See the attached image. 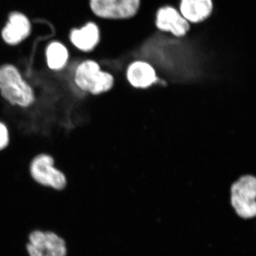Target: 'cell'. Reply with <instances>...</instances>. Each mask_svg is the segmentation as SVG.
I'll return each mask as SVG.
<instances>
[{
    "label": "cell",
    "instance_id": "1",
    "mask_svg": "<svg viewBox=\"0 0 256 256\" xmlns=\"http://www.w3.org/2000/svg\"><path fill=\"white\" fill-rule=\"evenodd\" d=\"M0 94L6 102L22 108L33 105L36 99L34 89L12 64L0 66Z\"/></svg>",
    "mask_w": 256,
    "mask_h": 256
},
{
    "label": "cell",
    "instance_id": "2",
    "mask_svg": "<svg viewBox=\"0 0 256 256\" xmlns=\"http://www.w3.org/2000/svg\"><path fill=\"white\" fill-rule=\"evenodd\" d=\"M74 82L80 92L97 96L108 92L114 85V77L102 70L100 64L94 58H87L77 65Z\"/></svg>",
    "mask_w": 256,
    "mask_h": 256
},
{
    "label": "cell",
    "instance_id": "3",
    "mask_svg": "<svg viewBox=\"0 0 256 256\" xmlns=\"http://www.w3.org/2000/svg\"><path fill=\"white\" fill-rule=\"evenodd\" d=\"M230 204L242 220L256 218V176H239L230 186Z\"/></svg>",
    "mask_w": 256,
    "mask_h": 256
},
{
    "label": "cell",
    "instance_id": "4",
    "mask_svg": "<svg viewBox=\"0 0 256 256\" xmlns=\"http://www.w3.org/2000/svg\"><path fill=\"white\" fill-rule=\"evenodd\" d=\"M30 173L37 184L55 191H63L68 184L66 175L56 168L54 158L45 153L34 158L30 164Z\"/></svg>",
    "mask_w": 256,
    "mask_h": 256
},
{
    "label": "cell",
    "instance_id": "5",
    "mask_svg": "<svg viewBox=\"0 0 256 256\" xmlns=\"http://www.w3.org/2000/svg\"><path fill=\"white\" fill-rule=\"evenodd\" d=\"M154 26L156 31L166 34L176 38L188 36L192 25L180 12L178 6L164 4L156 9L154 16Z\"/></svg>",
    "mask_w": 256,
    "mask_h": 256
},
{
    "label": "cell",
    "instance_id": "6",
    "mask_svg": "<svg viewBox=\"0 0 256 256\" xmlns=\"http://www.w3.org/2000/svg\"><path fill=\"white\" fill-rule=\"evenodd\" d=\"M28 256H66L65 240L52 232L35 230L28 236L26 245Z\"/></svg>",
    "mask_w": 256,
    "mask_h": 256
},
{
    "label": "cell",
    "instance_id": "7",
    "mask_svg": "<svg viewBox=\"0 0 256 256\" xmlns=\"http://www.w3.org/2000/svg\"><path fill=\"white\" fill-rule=\"evenodd\" d=\"M70 41L76 48L84 53H92L99 46L102 32L97 20H88L70 32Z\"/></svg>",
    "mask_w": 256,
    "mask_h": 256
},
{
    "label": "cell",
    "instance_id": "8",
    "mask_svg": "<svg viewBox=\"0 0 256 256\" xmlns=\"http://www.w3.org/2000/svg\"><path fill=\"white\" fill-rule=\"evenodd\" d=\"M126 76L130 85L136 89L149 88L159 80L154 66L141 58L132 60L128 64Z\"/></svg>",
    "mask_w": 256,
    "mask_h": 256
},
{
    "label": "cell",
    "instance_id": "9",
    "mask_svg": "<svg viewBox=\"0 0 256 256\" xmlns=\"http://www.w3.org/2000/svg\"><path fill=\"white\" fill-rule=\"evenodd\" d=\"M178 8L192 26L206 22L214 14V0H178Z\"/></svg>",
    "mask_w": 256,
    "mask_h": 256
},
{
    "label": "cell",
    "instance_id": "10",
    "mask_svg": "<svg viewBox=\"0 0 256 256\" xmlns=\"http://www.w3.org/2000/svg\"><path fill=\"white\" fill-rule=\"evenodd\" d=\"M31 25L28 18L21 13L10 15L9 22L2 32L3 40L8 44L14 46L24 40L30 35Z\"/></svg>",
    "mask_w": 256,
    "mask_h": 256
},
{
    "label": "cell",
    "instance_id": "11",
    "mask_svg": "<svg viewBox=\"0 0 256 256\" xmlns=\"http://www.w3.org/2000/svg\"><path fill=\"white\" fill-rule=\"evenodd\" d=\"M92 16L99 20L117 21L119 0H88Z\"/></svg>",
    "mask_w": 256,
    "mask_h": 256
},
{
    "label": "cell",
    "instance_id": "12",
    "mask_svg": "<svg viewBox=\"0 0 256 256\" xmlns=\"http://www.w3.org/2000/svg\"><path fill=\"white\" fill-rule=\"evenodd\" d=\"M46 63L48 68L58 72L65 68L69 60L68 48L58 42L50 43L46 50Z\"/></svg>",
    "mask_w": 256,
    "mask_h": 256
},
{
    "label": "cell",
    "instance_id": "13",
    "mask_svg": "<svg viewBox=\"0 0 256 256\" xmlns=\"http://www.w3.org/2000/svg\"><path fill=\"white\" fill-rule=\"evenodd\" d=\"M10 140L9 130L4 122L0 121V151L8 148Z\"/></svg>",
    "mask_w": 256,
    "mask_h": 256
}]
</instances>
